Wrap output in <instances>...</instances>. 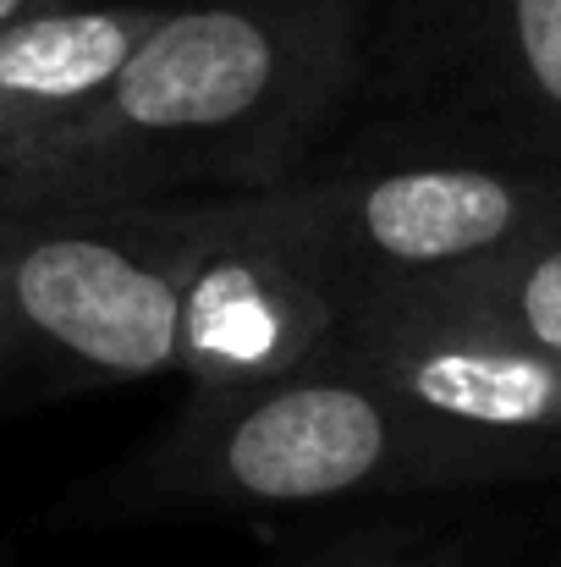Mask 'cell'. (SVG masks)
<instances>
[{
  "label": "cell",
  "mask_w": 561,
  "mask_h": 567,
  "mask_svg": "<svg viewBox=\"0 0 561 567\" xmlns=\"http://www.w3.org/2000/svg\"><path fill=\"white\" fill-rule=\"evenodd\" d=\"M370 28V0L166 6L111 89L0 177V209H144L287 188L364 100Z\"/></svg>",
  "instance_id": "obj_1"
},
{
  "label": "cell",
  "mask_w": 561,
  "mask_h": 567,
  "mask_svg": "<svg viewBox=\"0 0 561 567\" xmlns=\"http://www.w3.org/2000/svg\"><path fill=\"white\" fill-rule=\"evenodd\" d=\"M561 452L463 435L413 413L342 359L298 375L193 391L183 413L72 491L55 524H149V518H237V513H314L353 502H402L485 491L507 480L557 474Z\"/></svg>",
  "instance_id": "obj_2"
},
{
  "label": "cell",
  "mask_w": 561,
  "mask_h": 567,
  "mask_svg": "<svg viewBox=\"0 0 561 567\" xmlns=\"http://www.w3.org/2000/svg\"><path fill=\"white\" fill-rule=\"evenodd\" d=\"M177 204L0 209V413L177 370Z\"/></svg>",
  "instance_id": "obj_3"
},
{
  "label": "cell",
  "mask_w": 561,
  "mask_h": 567,
  "mask_svg": "<svg viewBox=\"0 0 561 567\" xmlns=\"http://www.w3.org/2000/svg\"><path fill=\"white\" fill-rule=\"evenodd\" d=\"M242 209L314 265L347 309L380 287L468 270L561 209V172L457 155H385L248 193Z\"/></svg>",
  "instance_id": "obj_4"
},
{
  "label": "cell",
  "mask_w": 561,
  "mask_h": 567,
  "mask_svg": "<svg viewBox=\"0 0 561 567\" xmlns=\"http://www.w3.org/2000/svg\"><path fill=\"white\" fill-rule=\"evenodd\" d=\"M391 155L561 172V0H391L370 28Z\"/></svg>",
  "instance_id": "obj_5"
},
{
  "label": "cell",
  "mask_w": 561,
  "mask_h": 567,
  "mask_svg": "<svg viewBox=\"0 0 561 567\" xmlns=\"http://www.w3.org/2000/svg\"><path fill=\"white\" fill-rule=\"evenodd\" d=\"M177 375L193 391H237L320 364L347 320V298L276 243L242 198L177 204L172 243Z\"/></svg>",
  "instance_id": "obj_6"
},
{
  "label": "cell",
  "mask_w": 561,
  "mask_h": 567,
  "mask_svg": "<svg viewBox=\"0 0 561 567\" xmlns=\"http://www.w3.org/2000/svg\"><path fill=\"white\" fill-rule=\"evenodd\" d=\"M331 359L463 435L561 452V359L385 298L347 309Z\"/></svg>",
  "instance_id": "obj_7"
},
{
  "label": "cell",
  "mask_w": 561,
  "mask_h": 567,
  "mask_svg": "<svg viewBox=\"0 0 561 567\" xmlns=\"http://www.w3.org/2000/svg\"><path fill=\"white\" fill-rule=\"evenodd\" d=\"M172 0H66L0 28V177L66 133Z\"/></svg>",
  "instance_id": "obj_8"
},
{
  "label": "cell",
  "mask_w": 561,
  "mask_h": 567,
  "mask_svg": "<svg viewBox=\"0 0 561 567\" xmlns=\"http://www.w3.org/2000/svg\"><path fill=\"white\" fill-rule=\"evenodd\" d=\"M370 298L435 315V320H457V326L507 337L518 348H534L546 359H561V209L529 237H518L512 248L468 270L380 287Z\"/></svg>",
  "instance_id": "obj_9"
},
{
  "label": "cell",
  "mask_w": 561,
  "mask_h": 567,
  "mask_svg": "<svg viewBox=\"0 0 561 567\" xmlns=\"http://www.w3.org/2000/svg\"><path fill=\"white\" fill-rule=\"evenodd\" d=\"M270 567H496V557L468 529L364 524V529H347V535L287 546Z\"/></svg>",
  "instance_id": "obj_10"
},
{
  "label": "cell",
  "mask_w": 561,
  "mask_h": 567,
  "mask_svg": "<svg viewBox=\"0 0 561 567\" xmlns=\"http://www.w3.org/2000/svg\"><path fill=\"white\" fill-rule=\"evenodd\" d=\"M44 6H66V0H0V28L28 17V11H44Z\"/></svg>",
  "instance_id": "obj_11"
}]
</instances>
